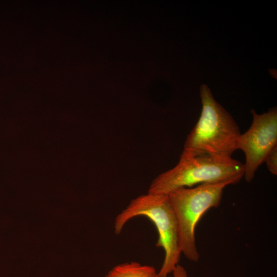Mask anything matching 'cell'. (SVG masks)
<instances>
[{
	"label": "cell",
	"mask_w": 277,
	"mask_h": 277,
	"mask_svg": "<svg viewBox=\"0 0 277 277\" xmlns=\"http://www.w3.org/2000/svg\"><path fill=\"white\" fill-rule=\"evenodd\" d=\"M202 109L196 124L188 135L180 156L201 154L231 156L241 134L239 126L214 98L205 84L200 88Z\"/></svg>",
	"instance_id": "obj_1"
},
{
	"label": "cell",
	"mask_w": 277,
	"mask_h": 277,
	"mask_svg": "<svg viewBox=\"0 0 277 277\" xmlns=\"http://www.w3.org/2000/svg\"><path fill=\"white\" fill-rule=\"evenodd\" d=\"M244 174V164L231 156L210 154L180 156L175 167L153 180L148 192L167 195L175 189L196 184L223 182L234 184Z\"/></svg>",
	"instance_id": "obj_2"
},
{
	"label": "cell",
	"mask_w": 277,
	"mask_h": 277,
	"mask_svg": "<svg viewBox=\"0 0 277 277\" xmlns=\"http://www.w3.org/2000/svg\"><path fill=\"white\" fill-rule=\"evenodd\" d=\"M138 216L149 219L157 229L159 236L155 245L162 248L165 252L164 260L157 276L167 277L179 264L182 254L177 220L168 195L148 192L131 201L115 219V234H120L125 225Z\"/></svg>",
	"instance_id": "obj_3"
},
{
	"label": "cell",
	"mask_w": 277,
	"mask_h": 277,
	"mask_svg": "<svg viewBox=\"0 0 277 277\" xmlns=\"http://www.w3.org/2000/svg\"><path fill=\"white\" fill-rule=\"evenodd\" d=\"M229 185L228 182L202 184L179 188L167 194L177 220L180 250L188 260L199 261L196 226L208 210L220 205L224 189Z\"/></svg>",
	"instance_id": "obj_4"
},
{
	"label": "cell",
	"mask_w": 277,
	"mask_h": 277,
	"mask_svg": "<svg viewBox=\"0 0 277 277\" xmlns=\"http://www.w3.org/2000/svg\"><path fill=\"white\" fill-rule=\"evenodd\" d=\"M253 120L249 128L240 134L236 149L245 153L244 177L248 182L255 173L269 153L277 146V110L274 107L267 112L258 114L251 109Z\"/></svg>",
	"instance_id": "obj_5"
},
{
	"label": "cell",
	"mask_w": 277,
	"mask_h": 277,
	"mask_svg": "<svg viewBox=\"0 0 277 277\" xmlns=\"http://www.w3.org/2000/svg\"><path fill=\"white\" fill-rule=\"evenodd\" d=\"M105 277H158L153 266L142 265L136 262L117 265L109 271Z\"/></svg>",
	"instance_id": "obj_6"
},
{
	"label": "cell",
	"mask_w": 277,
	"mask_h": 277,
	"mask_svg": "<svg viewBox=\"0 0 277 277\" xmlns=\"http://www.w3.org/2000/svg\"><path fill=\"white\" fill-rule=\"evenodd\" d=\"M266 162L268 170L273 174H277V146L275 147L267 155Z\"/></svg>",
	"instance_id": "obj_7"
},
{
	"label": "cell",
	"mask_w": 277,
	"mask_h": 277,
	"mask_svg": "<svg viewBox=\"0 0 277 277\" xmlns=\"http://www.w3.org/2000/svg\"><path fill=\"white\" fill-rule=\"evenodd\" d=\"M172 276L167 277H188L186 269L181 265L178 264L173 270Z\"/></svg>",
	"instance_id": "obj_8"
}]
</instances>
